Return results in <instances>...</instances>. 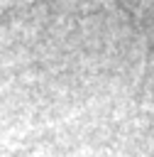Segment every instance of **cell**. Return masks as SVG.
Wrapping results in <instances>:
<instances>
[{"label":"cell","mask_w":154,"mask_h":157,"mask_svg":"<svg viewBox=\"0 0 154 157\" xmlns=\"http://www.w3.org/2000/svg\"><path fill=\"white\" fill-rule=\"evenodd\" d=\"M20 2H24V0H0V17H5L10 10H15Z\"/></svg>","instance_id":"1"}]
</instances>
